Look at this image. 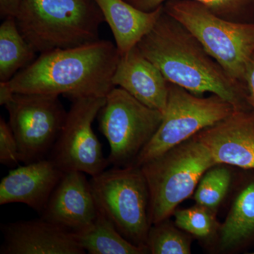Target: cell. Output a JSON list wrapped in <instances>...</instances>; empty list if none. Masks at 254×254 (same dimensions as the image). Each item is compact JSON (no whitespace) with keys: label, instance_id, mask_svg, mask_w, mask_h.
I'll list each match as a JSON object with an SVG mask.
<instances>
[{"label":"cell","instance_id":"cell-26","mask_svg":"<svg viewBox=\"0 0 254 254\" xmlns=\"http://www.w3.org/2000/svg\"><path fill=\"white\" fill-rule=\"evenodd\" d=\"M21 0H0V16L1 18H16L19 10Z\"/></svg>","mask_w":254,"mask_h":254},{"label":"cell","instance_id":"cell-25","mask_svg":"<svg viewBox=\"0 0 254 254\" xmlns=\"http://www.w3.org/2000/svg\"><path fill=\"white\" fill-rule=\"evenodd\" d=\"M245 83L247 89V99L251 108L254 110V55L251 58L246 70Z\"/></svg>","mask_w":254,"mask_h":254},{"label":"cell","instance_id":"cell-22","mask_svg":"<svg viewBox=\"0 0 254 254\" xmlns=\"http://www.w3.org/2000/svg\"><path fill=\"white\" fill-rule=\"evenodd\" d=\"M137 9L152 11L169 0H125ZM201 3L214 14L230 21L245 22L243 18L254 11V0H193Z\"/></svg>","mask_w":254,"mask_h":254},{"label":"cell","instance_id":"cell-16","mask_svg":"<svg viewBox=\"0 0 254 254\" xmlns=\"http://www.w3.org/2000/svg\"><path fill=\"white\" fill-rule=\"evenodd\" d=\"M113 32L120 56L137 46L164 12L163 6L152 11L137 9L125 0H94Z\"/></svg>","mask_w":254,"mask_h":254},{"label":"cell","instance_id":"cell-19","mask_svg":"<svg viewBox=\"0 0 254 254\" xmlns=\"http://www.w3.org/2000/svg\"><path fill=\"white\" fill-rule=\"evenodd\" d=\"M36 53L21 35L16 18H4L0 26V81H10L29 66Z\"/></svg>","mask_w":254,"mask_h":254},{"label":"cell","instance_id":"cell-27","mask_svg":"<svg viewBox=\"0 0 254 254\" xmlns=\"http://www.w3.org/2000/svg\"><path fill=\"white\" fill-rule=\"evenodd\" d=\"M14 95L7 82L0 81V105L3 106L7 105L12 100Z\"/></svg>","mask_w":254,"mask_h":254},{"label":"cell","instance_id":"cell-24","mask_svg":"<svg viewBox=\"0 0 254 254\" xmlns=\"http://www.w3.org/2000/svg\"><path fill=\"white\" fill-rule=\"evenodd\" d=\"M20 162L17 141L9 123L0 118V163L15 167Z\"/></svg>","mask_w":254,"mask_h":254},{"label":"cell","instance_id":"cell-17","mask_svg":"<svg viewBox=\"0 0 254 254\" xmlns=\"http://www.w3.org/2000/svg\"><path fill=\"white\" fill-rule=\"evenodd\" d=\"M254 235V181L244 187L234 200L219 228V245L222 251L235 250Z\"/></svg>","mask_w":254,"mask_h":254},{"label":"cell","instance_id":"cell-28","mask_svg":"<svg viewBox=\"0 0 254 254\" xmlns=\"http://www.w3.org/2000/svg\"><path fill=\"white\" fill-rule=\"evenodd\" d=\"M253 254H254V253H253Z\"/></svg>","mask_w":254,"mask_h":254},{"label":"cell","instance_id":"cell-7","mask_svg":"<svg viewBox=\"0 0 254 254\" xmlns=\"http://www.w3.org/2000/svg\"><path fill=\"white\" fill-rule=\"evenodd\" d=\"M235 110L218 95L204 98L169 83L168 103L161 124L133 165L141 167L158 158L227 118Z\"/></svg>","mask_w":254,"mask_h":254},{"label":"cell","instance_id":"cell-12","mask_svg":"<svg viewBox=\"0 0 254 254\" xmlns=\"http://www.w3.org/2000/svg\"><path fill=\"white\" fill-rule=\"evenodd\" d=\"M90 180L78 171L64 173L41 218L74 234L86 230L98 216Z\"/></svg>","mask_w":254,"mask_h":254},{"label":"cell","instance_id":"cell-3","mask_svg":"<svg viewBox=\"0 0 254 254\" xmlns=\"http://www.w3.org/2000/svg\"><path fill=\"white\" fill-rule=\"evenodd\" d=\"M15 18L23 38L40 54L98 41L105 22L94 0H21Z\"/></svg>","mask_w":254,"mask_h":254},{"label":"cell","instance_id":"cell-1","mask_svg":"<svg viewBox=\"0 0 254 254\" xmlns=\"http://www.w3.org/2000/svg\"><path fill=\"white\" fill-rule=\"evenodd\" d=\"M137 48L168 83L199 96L218 95L235 110L252 109L245 85L229 76L198 40L165 11Z\"/></svg>","mask_w":254,"mask_h":254},{"label":"cell","instance_id":"cell-9","mask_svg":"<svg viewBox=\"0 0 254 254\" xmlns=\"http://www.w3.org/2000/svg\"><path fill=\"white\" fill-rule=\"evenodd\" d=\"M9 123L17 141L20 162L46 158L66 120L67 111L59 96L38 93H14L5 105Z\"/></svg>","mask_w":254,"mask_h":254},{"label":"cell","instance_id":"cell-2","mask_svg":"<svg viewBox=\"0 0 254 254\" xmlns=\"http://www.w3.org/2000/svg\"><path fill=\"white\" fill-rule=\"evenodd\" d=\"M116 45L106 40L41 53L6 81L14 93L63 95L70 100L106 97L120 60Z\"/></svg>","mask_w":254,"mask_h":254},{"label":"cell","instance_id":"cell-14","mask_svg":"<svg viewBox=\"0 0 254 254\" xmlns=\"http://www.w3.org/2000/svg\"><path fill=\"white\" fill-rule=\"evenodd\" d=\"M63 174L50 158L13 169L0 182V205L23 203L41 214Z\"/></svg>","mask_w":254,"mask_h":254},{"label":"cell","instance_id":"cell-20","mask_svg":"<svg viewBox=\"0 0 254 254\" xmlns=\"http://www.w3.org/2000/svg\"><path fill=\"white\" fill-rule=\"evenodd\" d=\"M232 183V173L224 165H215L205 172L194 191L196 204L215 212L226 196Z\"/></svg>","mask_w":254,"mask_h":254},{"label":"cell","instance_id":"cell-15","mask_svg":"<svg viewBox=\"0 0 254 254\" xmlns=\"http://www.w3.org/2000/svg\"><path fill=\"white\" fill-rule=\"evenodd\" d=\"M113 83L138 101L164 113L168 103L169 83L163 73L137 46L120 56Z\"/></svg>","mask_w":254,"mask_h":254},{"label":"cell","instance_id":"cell-10","mask_svg":"<svg viewBox=\"0 0 254 254\" xmlns=\"http://www.w3.org/2000/svg\"><path fill=\"white\" fill-rule=\"evenodd\" d=\"M106 97H81L71 100L66 120L53 149L51 159L64 173L81 172L91 177L103 173L110 165L93 124Z\"/></svg>","mask_w":254,"mask_h":254},{"label":"cell","instance_id":"cell-13","mask_svg":"<svg viewBox=\"0 0 254 254\" xmlns=\"http://www.w3.org/2000/svg\"><path fill=\"white\" fill-rule=\"evenodd\" d=\"M1 254H84L74 233L43 218L2 224Z\"/></svg>","mask_w":254,"mask_h":254},{"label":"cell","instance_id":"cell-18","mask_svg":"<svg viewBox=\"0 0 254 254\" xmlns=\"http://www.w3.org/2000/svg\"><path fill=\"white\" fill-rule=\"evenodd\" d=\"M86 253L90 254H145L147 247H138L127 240L98 208V216L89 228L74 234Z\"/></svg>","mask_w":254,"mask_h":254},{"label":"cell","instance_id":"cell-23","mask_svg":"<svg viewBox=\"0 0 254 254\" xmlns=\"http://www.w3.org/2000/svg\"><path fill=\"white\" fill-rule=\"evenodd\" d=\"M174 215L177 227L198 238L211 236L218 227L215 212L203 205L195 204L191 208L177 209Z\"/></svg>","mask_w":254,"mask_h":254},{"label":"cell","instance_id":"cell-21","mask_svg":"<svg viewBox=\"0 0 254 254\" xmlns=\"http://www.w3.org/2000/svg\"><path fill=\"white\" fill-rule=\"evenodd\" d=\"M183 231V230H182ZM181 229L168 220L152 225L146 246L152 254H190L191 241Z\"/></svg>","mask_w":254,"mask_h":254},{"label":"cell","instance_id":"cell-5","mask_svg":"<svg viewBox=\"0 0 254 254\" xmlns=\"http://www.w3.org/2000/svg\"><path fill=\"white\" fill-rule=\"evenodd\" d=\"M215 165L208 149L193 136L141 165L149 191L152 225L173 215Z\"/></svg>","mask_w":254,"mask_h":254},{"label":"cell","instance_id":"cell-6","mask_svg":"<svg viewBox=\"0 0 254 254\" xmlns=\"http://www.w3.org/2000/svg\"><path fill=\"white\" fill-rule=\"evenodd\" d=\"M89 180L100 211L127 240L138 247H147L152 226L150 197L141 168L135 165L114 167Z\"/></svg>","mask_w":254,"mask_h":254},{"label":"cell","instance_id":"cell-8","mask_svg":"<svg viewBox=\"0 0 254 254\" xmlns=\"http://www.w3.org/2000/svg\"><path fill=\"white\" fill-rule=\"evenodd\" d=\"M163 118L161 112L143 104L123 88H113L97 117L98 128L109 143L110 165H133Z\"/></svg>","mask_w":254,"mask_h":254},{"label":"cell","instance_id":"cell-4","mask_svg":"<svg viewBox=\"0 0 254 254\" xmlns=\"http://www.w3.org/2000/svg\"><path fill=\"white\" fill-rule=\"evenodd\" d=\"M163 8L198 40L229 76L245 86L246 70L254 55V23L225 19L193 0H169Z\"/></svg>","mask_w":254,"mask_h":254},{"label":"cell","instance_id":"cell-11","mask_svg":"<svg viewBox=\"0 0 254 254\" xmlns=\"http://www.w3.org/2000/svg\"><path fill=\"white\" fill-rule=\"evenodd\" d=\"M194 137L204 145L216 165L254 170V110H235Z\"/></svg>","mask_w":254,"mask_h":254}]
</instances>
